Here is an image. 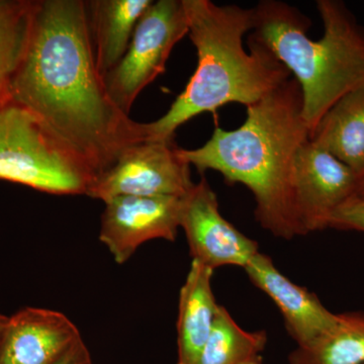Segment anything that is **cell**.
Returning a JSON list of instances; mask_svg holds the SVG:
<instances>
[{"mask_svg":"<svg viewBox=\"0 0 364 364\" xmlns=\"http://www.w3.org/2000/svg\"><path fill=\"white\" fill-rule=\"evenodd\" d=\"M11 98L35 114L95 181L127 148L146 140L143 124L107 93L83 0H35Z\"/></svg>","mask_w":364,"mask_h":364,"instance_id":"cell-1","label":"cell"},{"mask_svg":"<svg viewBox=\"0 0 364 364\" xmlns=\"http://www.w3.org/2000/svg\"><path fill=\"white\" fill-rule=\"evenodd\" d=\"M310 136L301 87L296 79L289 78L247 107L240 128L225 131L217 126L205 145L181 148V155L200 174L215 170L228 183L245 186L255 200L260 226L273 236L291 240L301 236L294 210V163Z\"/></svg>","mask_w":364,"mask_h":364,"instance_id":"cell-2","label":"cell"},{"mask_svg":"<svg viewBox=\"0 0 364 364\" xmlns=\"http://www.w3.org/2000/svg\"><path fill=\"white\" fill-rule=\"evenodd\" d=\"M183 4L198 67L168 112L143 124L146 140H172L179 127L198 114L234 102L247 107L291 78L258 43L248 39L250 52L244 49L243 37L254 28L253 9L210 0H183Z\"/></svg>","mask_w":364,"mask_h":364,"instance_id":"cell-3","label":"cell"},{"mask_svg":"<svg viewBox=\"0 0 364 364\" xmlns=\"http://www.w3.org/2000/svg\"><path fill=\"white\" fill-rule=\"evenodd\" d=\"M324 26L318 41L306 35L310 18L296 7L264 0L253 9L249 39L272 53L296 79L311 133L332 105L364 85V28L343 2L318 0Z\"/></svg>","mask_w":364,"mask_h":364,"instance_id":"cell-4","label":"cell"},{"mask_svg":"<svg viewBox=\"0 0 364 364\" xmlns=\"http://www.w3.org/2000/svg\"><path fill=\"white\" fill-rule=\"evenodd\" d=\"M0 179L52 195H85L95 176L13 100L0 105Z\"/></svg>","mask_w":364,"mask_h":364,"instance_id":"cell-5","label":"cell"},{"mask_svg":"<svg viewBox=\"0 0 364 364\" xmlns=\"http://www.w3.org/2000/svg\"><path fill=\"white\" fill-rule=\"evenodd\" d=\"M188 35L183 0H158L136 23L128 51L104 76L114 104L126 114L144 88L165 70L174 46Z\"/></svg>","mask_w":364,"mask_h":364,"instance_id":"cell-6","label":"cell"},{"mask_svg":"<svg viewBox=\"0 0 364 364\" xmlns=\"http://www.w3.org/2000/svg\"><path fill=\"white\" fill-rule=\"evenodd\" d=\"M191 165L172 140H144L133 144L97 177L86 196L102 202L121 196H177L193 186Z\"/></svg>","mask_w":364,"mask_h":364,"instance_id":"cell-7","label":"cell"},{"mask_svg":"<svg viewBox=\"0 0 364 364\" xmlns=\"http://www.w3.org/2000/svg\"><path fill=\"white\" fill-rule=\"evenodd\" d=\"M358 173L309 139L293 168V202L299 233L327 229L335 210L355 196Z\"/></svg>","mask_w":364,"mask_h":364,"instance_id":"cell-8","label":"cell"},{"mask_svg":"<svg viewBox=\"0 0 364 364\" xmlns=\"http://www.w3.org/2000/svg\"><path fill=\"white\" fill-rule=\"evenodd\" d=\"M181 228L193 260L212 270L229 265L244 268L259 252L255 241L223 217L217 196L205 177L181 198Z\"/></svg>","mask_w":364,"mask_h":364,"instance_id":"cell-9","label":"cell"},{"mask_svg":"<svg viewBox=\"0 0 364 364\" xmlns=\"http://www.w3.org/2000/svg\"><path fill=\"white\" fill-rule=\"evenodd\" d=\"M105 203L100 240L119 264L130 259L146 242L176 240L181 198L121 196Z\"/></svg>","mask_w":364,"mask_h":364,"instance_id":"cell-10","label":"cell"},{"mask_svg":"<svg viewBox=\"0 0 364 364\" xmlns=\"http://www.w3.org/2000/svg\"><path fill=\"white\" fill-rule=\"evenodd\" d=\"M81 339L77 326L65 314L26 306L7 317L0 364H55Z\"/></svg>","mask_w":364,"mask_h":364,"instance_id":"cell-11","label":"cell"},{"mask_svg":"<svg viewBox=\"0 0 364 364\" xmlns=\"http://www.w3.org/2000/svg\"><path fill=\"white\" fill-rule=\"evenodd\" d=\"M244 269L254 286L279 309L287 332L298 346L317 339L336 323L337 314L330 312L315 294L287 279L269 256L258 252Z\"/></svg>","mask_w":364,"mask_h":364,"instance_id":"cell-12","label":"cell"},{"mask_svg":"<svg viewBox=\"0 0 364 364\" xmlns=\"http://www.w3.org/2000/svg\"><path fill=\"white\" fill-rule=\"evenodd\" d=\"M213 274L214 270L191 261L179 294L176 364H196L213 331L220 308L213 291Z\"/></svg>","mask_w":364,"mask_h":364,"instance_id":"cell-13","label":"cell"},{"mask_svg":"<svg viewBox=\"0 0 364 364\" xmlns=\"http://www.w3.org/2000/svg\"><path fill=\"white\" fill-rule=\"evenodd\" d=\"M152 0L86 1L95 63L102 77L128 51L136 23Z\"/></svg>","mask_w":364,"mask_h":364,"instance_id":"cell-14","label":"cell"},{"mask_svg":"<svg viewBox=\"0 0 364 364\" xmlns=\"http://www.w3.org/2000/svg\"><path fill=\"white\" fill-rule=\"evenodd\" d=\"M310 140L360 173L364 169V85L330 107L311 133Z\"/></svg>","mask_w":364,"mask_h":364,"instance_id":"cell-15","label":"cell"},{"mask_svg":"<svg viewBox=\"0 0 364 364\" xmlns=\"http://www.w3.org/2000/svg\"><path fill=\"white\" fill-rule=\"evenodd\" d=\"M289 364H364V313L337 314L328 331L289 354Z\"/></svg>","mask_w":364,"mask_h":364,"instance_id":"cell-16","label":"cell"},{"mask_svg":"<svg viewBox=\"0 0 364 364\" xmlns=\"http://www.w3.org/2000/svg\"><path fill=\"white\" fill-rule=\"evenodd\" d=\"M267 344L264 330L246 331L220 306L213 331L196 364H263Z\"/></svg>","mask_w":364,"mask_h":364,"instance_id":"cell-17","label":"cell"},{"mask_svg":"<svg viewBox=\"0 0 364 364\" xmlns=\"http://www.w3.org/2000/svg\"><path fill=\"white\" fill-rule=\"evenodd\" d=\"M35 0H0V105L11 100L14 75L25 54Z\"/></svg>","mask_w":364,"mask_h":364,"instance_id":"cell-18","label":"cell"},{"mask_svg":"<svg viewBox=\"0 0 364 364\" xmlns=\"http://www.w3.org/2000/svg\"><path fill=\"white\" fill-rule=\"evenodd\" d=\"M328 228L364 233V196H353L330 217Z\"/></svg>","mask_w":364,"mask_h":364,"instance_id":"cell-19","label":"cell"},{"mask_svg":"<svg viewBox=\"0 0 364 364\" xmlns=\"http://www.w3.org/2000/svg\"><path fill=\"white\" fill-rule=\"evenodd\" d=\"M55 364H93V363L85 342L81 339Z\"/></svg>","mask_w":364,"mask_h":364,"instance_id":"cell-20","label":"cell"},{"mask_svg":"<svg viewBox=\"0 0 364 364\" xmlns=\"http://www.w3.org/2000/svg\"><path fill=\"white\" fill-rule=\"evenodd\" d=\"M355 196H364V169L358 176Z\"/></svg>","mask_w":364,"mask_h":364,"instance_id":"cell-21","label":"cell"},{"mask_svg":"<svg viewBox=\"0 0 364 364\" xmlns=\"http://www.w3.org/2000/svg\"><path fill=\"white\" fill-rule=\"evenodd\" d=\"M7 317L0 315V341H1L2 333H4V326H6Z\"/></svg>","mask_w":364,"mask_h":364,"instance_id":"cell-22","label":"cell"}]
</instances>
